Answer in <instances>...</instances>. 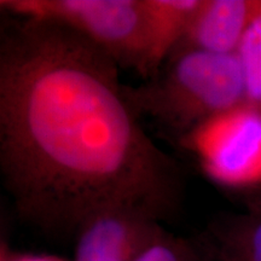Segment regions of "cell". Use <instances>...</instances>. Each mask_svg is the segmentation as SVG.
<instances>
[{"instance_id": "9c48e42d", "label": "cell", "mask_w": 261, "mask_h": 261, "mask_svg": "<svg viewBox=\"0 0 261 261\" xmlns=\"http://www.w3.org/2000/svg\"><path fill=\"white\" fill-rule=\"evenodd\" d=\"M219 240L224 261H261V214L226 227Z\"/></svg>"}, {"instance_id": "30bf717a", "label": "cell", "mask_w": 261, "mask_h": 261, "mask_svg": "<svg viewBox=\"0 0 261 261\" xmlns=\"http://www.w3.org/2000/svg\"><path fill=\"white\" fill-rule=\"evenodd\" d=\"M135 261H195L190 247L181 241L163 236Z\"/></svg>"}, {"instance_id": "5b68a950", "label": "cell", "mask_w": 261, "mask_h": 261, "mask_svg": "<svg viewBox=\"0 0 261 261\" xmlns=\"http://www.w3.org/2000/svg\"><path fill=\"white\" fill-rule=\"evenodd\" d=\"M159 219L129 205L97 212L77 228L74 261H135L165 236Z\"/></svg>"}, {"instance_id": "8992f818", "label": "cell", "mask_w": 261, "mask_h": 261, "mask_svg": "<svg viewBox=\"0 0 261 261\" xmlns=\"http://www.w3.org/2000/svg\"><path fill=\"white\" fill-rule=\"evenodd\" d=\"M257 6L259 2L249 0H201L177 50L236 54Z\"/></svg>"}, {"instance_id": "6da1fadb", "label": "cell", "mask_w": 261, "mask_h": 261, "mask_svg": "<svg viewBox=\"0 0 261 261\" xmlns=\"http://www.w3.org/2000/svg\"><path fill=\"white\" fill-rule=\"evenodd\" d=\"M119 71L63 25H3L0 172L18 213L44 230L77 231L119 205L161 218L178 202V165L140 126Z\"/></svg>"}, {"instance_id": "52a82bcc", "label": "cell", "mask_w": 261, "mask_h": 261, "mask_svg": "<svg viewBox=\"0 0 261 261\" xmlns=\"http://www.w3.org/2000/svg\"><path fill=\"white\" fill-rule=\"evenodd\" d=\"M201 0H144L149 79L159 73L185 37Z\"/></svg>"}, {"instance_id": "277c9868", "label": "cell", "mask_w": 261, "mask_h": 261, "mask_svg": "<svg viewBox=\"0 0 261 261\" xmlns=\"http://www.w3.org/2000/svg\"><path fill=\"white\" fill-rule=\"evenodd\" d=\"M203 171L226 187L261 182V109L243 103L202 122L180 139Z\"/></svg>"}, {"instance_id": "ba28073f", "label": "cell", "mask_w": 261, "mask_h": 261, "mask_svg": "<svg viewBox=\"0 0 261 261\" xmlns=\"http://www.w3.org/2000/svg\"><path fill=\"white\" fill-rule=\"evenodd\" d=\"M242 68L246 103L261 109V2L236 51Z\"/></svg>"}, {"instance_id": "8fae6325", "label": "cell", "mask_w": 261, "mask_h": 261, "mask_svg": "<svg viewBox=\"0 0 261 261\" xmlns=\"http://www.w3.org/2000/svg\"><path fill=\"white\" fill-rule=\"evenodd\" d=\"M2 261H62L54 256L45 255H3Z\"/></svg>"}, {"instance_id": "3957f363", "label": "cell", "mask_w": 261, "mask_h": 261, "mask_svg": "<svg viewBox=\"0 0 261 261\" xmlns=\"http://www.w3.org/2000/svg\"><path fill=\"white\" fill-rule=\"evenodd\" d=\"M19 18L67 27L109 55L120 68L148 80V25L144 0H2Z\"/></svg>"}, {"instance_id": "7a4b0ae2", "label": "cell", "mask_w": 261, "mask_h": 261, "mask_svg": "<svg viewBox=\"0 0 261 261\" xmlns=\"http://www.w3.org/2000/svg\"><path fill=\"white\" fill-rule=\"evenodd\" d=\"M138 116H148L182 139L202 122L246 103L240 61L233 55L177 50L140 86L125 85Z\"/></svg>"}]
</instances>
